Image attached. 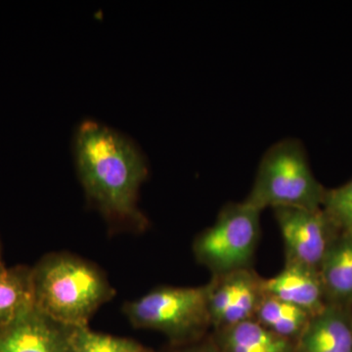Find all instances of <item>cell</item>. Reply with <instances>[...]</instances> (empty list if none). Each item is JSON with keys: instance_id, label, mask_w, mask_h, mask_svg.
<instances>
[{"instance_id": "6da1fadb", "label": "cell", "mask_w": 352, "mask_h": 352, "mask_svg": "<svg viewBox=\"0 0 352 352\" xmlns=\"http://www.w3.org/2000/svg\"><path fill=\"white\" fill-rule=\"evenodd\" d=\"M73 153L88 201L109 223L144 228L148 221L138 201L149 166L139 146L112 127L85 120L76 129Z\"/></svg>"}, {"instance_id": "7a4b0ae2", "label": "cell", "mask_w": 352, "mask_h": 352, "mask_svg": "<svg viewBox=\"0 0 352 352\" xmlns=\"http://www.w3.org/2000/svg\"><path fill=\"white\" fill-rule=\"evenodd\" d=\"M34 305L69 327H87L115 291L91 263L65 254H50L32 268Z\"/></svg>"}, {"instance_id": "3957f363", "label": "cell", "mask_w": 352, "mask_h": 352, "mask_svg": "<svg viewBox=\"0 0 352 352\" xmlns=\"http://www.w3.org/2000/svg\"><path fill=\"white\" fill-rule=\"evenodd\" d=\"M325 189L310 168L307 150L298 139L271 145L261 157L256 179L245 201L264 208H320Z\"/></svg>"}, {"instance_id": "277c9868", "label": "cell", "mask_w": 352, "mask_h": 352, "mask_svg": "<svg viewBox=\"0 0 352 352\" xmlns=\"http://www.w3.org/2000/svg\"><path fill=\"white\" fill-rule=\"evenodd\" d=\"M208 284L196 288L164 287L124 308L134 327L151 329L175 342L200 339L210 324Z\"/></svg>"}, {"instance_id": "5b68a950", "label": "cell", "mask_w": 352, "mask_h": 352, "mask_svg": "<svg viewBox=\"0 0 352 352\" xmlns=\"http://www.w3.org/2000/svg\"><path fill=\"white\" fill-rule=\"evenodd\" d=\"M261 212L245 201L222 208L214 226L194 243L197 261L212 275L251 267L261 237Z\"/></svg>"}, {"instance_id": "8992f818", "label": "cell", "mask_w": 352, "mask_h": 352, "mask_svg": "<svg viewBox=\"0 0 352 352\" xmlns=\"http://www.w3.org/2000/svg\"><path fill=\"white\" fill-rule=\"evenodd\" d=\"M273 212L283 237L286 263L319 270L337 231L322 208H277Z\"/></svg>"}, {"instance_id": "52a82bcc", "label": "cell", "mask_w": 352, "mask_h": 352, "mask_svg": "<svg viewBox=\"0 0 352 352\" xmlns=\"http://www.w3.org/2000/svg\"><path fill=\"white\" fill-rule=\"evenodd\" d=\"M208 286V314L214 330L254 319L265 295L263 278L251 267L212 275Z\"/></svg>"}, {"instance_id": "ba28073f", "label": "cell", "mask_w": 352, "mask_h": 352, "mask_svg": "<svg viewBox=\"0 0 352 352\" xmlns=\"http://www.w3.org/2000/svg\"><path fill=\"white\" fill-rule=\"evenodd\" d=\"M74 330L32 307L0 326V352H75Z\"/></svg>"}, {"instance_id": "9c48e42d", "label": "cell", "mask_w": 352, "mask_h": 352, "mask_svg": "<svg viewBox=\"0 0 352 352\" xmlns=\"http://www.w3.org/2000/svg\"><path fill=\"white\" fill-rule=\"evenodd\" d=\"M263 289L265 295L291 303L311 316L327 305L318 270L300 264H285L279 274L263 279Z\"/></svg>"}, {"instance_id": "30bf717a", "label": "cell", "mask_w": 352, "mask_h": 352, "mask_svg": "<svg viewBox=\"0 0 352 352\" xmlns=\"http://www.w3.org/2000/svg\"><path fill=\"white\" fill-rule=\"evenodd\" d=\"M295 352H352L351 317L342 307L327 303L308 321Z\"/></svg>"}, {"instance_id": "8fae6325", "label": "cell", "mask_w": 352, "mask_h": 352, "mask_svg": "<svg viewBox=\"0 0 352 352\" xmlns=\"http://www.w3.org/2000/svg\"><path fill=\"white\" fill-rule=\"evenodd\" d=\"M212 339L223 352H295V342L275 335L254 319L215 330Z\"/></svg>"}, {"instance_id": "7c38bea8", "label": "cell", "mask_w": 352, "mask_h": 352, "mask_svg": "<svg viewBox=\"0 0 352 352\" xmlns=\"http://www.w3.org/2000/svg\"><path fill=\"white\" fill-rule=\"evenodd\" d=\"M326 296L339 305L352 300V236L340 234L333 239L319 267Z\"/></svg>"}, {"instance_id": "4fadbf2b", "label": "cell", "mask_w": 352, "mask_h": 352, "mask_svg": "<svg viewBox=\"0 0 352 352\" xmlns=\"http://www.w3.org/2000/svg\"><path fill=\"white\" fill-rule=\"evenodd\" d=\"M310 318L311 315L305 310L267 295H264L254 316L270 332L295 342Z\"/></svg>"}, {"instance_id": "5bb4252c", "label": "cell", "mask_w": 352, "mask_h": 352, "mask_svg": "<svg viewBox=\"0 0 352 352\" xmlns=\"http://www.w3.org/2000/svg\"><path fill=\"white\" fill-rule=\"evenodd\" d=\"M34 307L32 268L25 266L0 273V326Z\"/></svg>"}, {"instance_id": "9a60e30c", "label": "cell", "mask_w": 352, "mask_h": 352, "mask_svg": "<svg viewBox=\"0 0 352 352\" xmlns=\"http://www.w3.org/2000/svg\"><path fill=\"white\" fill-rule=\"evenodd\" d=\"M75 352H154L133 340L92 332L87 327L74 330Z\"/></svg>"}, {"instance_id": "2e32d148", "label": "cell", "mask_w": 352, "mask_h": 352, "mask_svg": "<svg viewBox=\"0 0 352 352\" xmlns=\"http://www.w3.org/2000/svg\"><path fill=\"white\" fill-rule=\"evenodd\" d=\"M321 208L336 230L352 236V179L338 188L325 190Z\"/></svg>"}, {"instance_id": "e0dca14e", "label": "cell", "mask_w": 352, "mask_h": 352, "mask_svg": "<svg viewBox=\"0 0 352 352\" xmlns=\"http://www.w3.org/2000/svg\"><path fill=\"white\" fill-rule=\"evenodd\" d=\"M175 352H223L219 346L215 344L214 339L205 340L200 344H193L185 349H179Z\"/></svg>"}, {"instance_id": "ac0fdd59", "label": "cell", "mask_w": 352, "mask_h": 352, "mask_svg": "<svg viewBox=\"0 0 352 352\" xmlns=\"http://www.w3.org/2000/svg\"><path fill=\"white\" fill-rule=\"evenodd\" d=\"M6 268L4 267L3 263H2L1 254H0V273L3 272Z\"/></svg>"}]
</instances>
